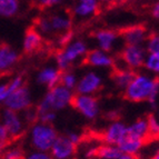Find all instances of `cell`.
<instances>
[{"label": "cell", "mask_w": 159, "mask_h": 159, "mask_svg": "<svg viewBox=\"0 0 159 159\" xmlns=\"http://www.w3.org/2000/svg\"><path fill=\"white\" fill-rule=\"evenodd\" d=\"M67 136H68L69 139H70L74 143H76V145H78V143H80V140H81V136H80L78 133H74V131H71V133L67 134Z\"/></svg>", "instance_id": "obj_36"}, {"label": "cell", "mask_w": 159, "mask_h": 159, "mask_svg": "<svg viewBox=\"0 0 159 159\" xmlns=\"http://www.w3.org/2000/svg\"><path fill=\"white\" fill-rule=\"evenodd\" d=\"M58 137L56 128L51 124H45L41 121H36L32 124L29 133L30 145L34 150L49 151Z\"/></svg>", "instance_id": "obj_5"}, {"label": "cell", "mask_w": 159, "mask_h": 159, "mask_svg": "<svg viewBox=\"0 0 159 159\" xmlns=\"http://www.w3.org/2000/svg\"><path fill=\"white\" fill-rule=\"evenodd\" d=\"M127 135L133 136L135 138H139L141 140H149L148 124L147 118H139L135 120L131 125L127 126Z\"/></svg>", "instance_id": "obj_21"}, {"label": "cell", "mask_w": 159, "mask_h": 159, "mask_svg": "<svg viewBox=\"0 0 159 159\" xmlns=\"http://www.w3.org/2000/svg\"><path fill=\"white\" fill-rule=\"evenodd\" d=\"M120 37L126 45L143 46V43H146L148 34L143 26H133L124 30Z\"/></svg>", "instance_id": "obj_18"}, {"label": "cell", "mask_w": 159, "mask_h": 159, "mask_svg": "<svg viewBox=\"0 0 159 159\" xmlns=\"http://www.w3.org/2000/svg\"><path fill=\"white\" fill-rule=\"evenodd\" d=\"M25 156L26 155L24 154V150L20 147H13L6 151L3 159H24Z\"/></svg>", "instance_id": "obj_29"}, {"label": "cell", "mask_w": 159, "mask_h": 159, "mask_svg": "<svg viewBox=\"0 0 159 159\" xmlns=\"http://www.w3.org/2000/svg\"><path fill=\"white\" fill-rule=\"evenodd\" d=\"M119 37V34L111 29H99L93 34V39L98 49L108 52H110L116 47Z\"/></svg>", "instance_id": "obj_15"}, {"label": "cell", "mask_w": 159, "mask_h": 159, "mask_svg": "<svg viewBox=\"0 0 159 159\" xmlns=\"http://www.w3.org/2000/svg\"><path fill=\"white\" fill-rule=\"evenodd\" d=\"M135 76V71L130 70L127 68H117L116 71L114 72L112 76V80L114 84L118 89L120 90H125L130 84L131 79Z\"/></svg>", "instance_id": "obj_22"}, {"label": "cell", "mask_w": 159, "mask_h": 159, "mask_svg": "<svg viewBox=\"0 0 159 159\" xmlns=\"http://www.w3.org/2000/svg\"><path fill=\"white\" fill-rule=\"evenodd\" d=\"M75 93L70 89H67L62 85H57L48 89L43 98L39 101L37 106V112L41 114L45 111L58 112L71 106Z\"/></svg>", "instance_id": "obj_2"}, {"label": "cell", "mask_w": 159, "mask_h": 159, "mask_svg": "<svg viewBox=\"0 0 159 159\" xmlns=\"http://www.w3.org/2000/svg\"><path fill=\"white\" fill-rule=\"evenodd\" d=\"M116 159H137V157L130 156V155H126V154H121L120 156L117 157Z\"/></svg>", "instance_id": "obj_39"}, {"label": "cell", "mask_w": 159, "mask_h": 159, "mask_svg": "<svg viewBox=\"0 0 159 159\" xmlns=\"http://www.w3.org/2000/svg\"><path fill=\"white\" fill-rule=\"evenodd\" d=\"M72 26V19L67 12L52 13L50 16L40 17L36 21V29L43 36H60L70 31Z\"/></svg>", "instance_id": "obj_4"}, {"label": "cell", "mask_w": 159, "mask_h": 159, "mask_svg": "<svg viewBox=\"0 0 159 159\" xmlns=\"http://www.w3.org/2000/svg\"><path fill=\"white\" fill-rule=\"evenodd\" d=\"M150 159H159V150H158V151H157L156 154H155V155H154V156L151 157V158H150Z\"/></svg>", "instance_id": "obj_40"}, {"label": "cell", "mask_w": 159, "mask_h": 159, "mask_svg": "<svg viewBox=\"0 0 159 159\" xmlns=\"http://www.w3.org/2000/svg\"><path fill=\"white\" fill-rule=\"evenodd\" d=\"M122 152L117 145L110 143H102L100 146L96 147L93 151V157L98 159H116Z\"/></svg>", "instance_id": "obj_23"}, {"label": "cell", "mask_w": 159, "mask_h": 159, "mask_svg": "<svg viewBox=\"0 0 159 159\" xmlns=\"http://www.w3.org/2000/svg\"><path fill=\"white\" fill-rule=\"evenodd\" d=\"M11 139H12V138H11L10 135L8 134L6 127L0 122V149H2L7 143H10Z\"/></svg>", "instance_id": "obj_33"}, {"label": "cell", "mask_w": 159, "mask_h": 159, "mask_svg": "<svg viewBox=\"0 0 159 159\" xmlns=\"http://www.w3.org/2000/svg\"><path fill=\"white\" fill-rule=\"evenodd\" d=\"M21 10V0H0V17L12 18Z\"/></svg>", "instance_id": "obj_24"}, {"label": "cell", "mask_w": 159, "mask_h": 159, "mask_svg": "<svg viewBox=\"0 0 159 159\" xmlns=\"http://www.w3.org/2000/svg\"><path fill=\"white\" fill-rule=\"evenodd\" d=\"M146 56L147 51L143 46L126 45L120 52V60L124 67L136 71L143 67Z\"/></svg>", "instance_id": "obj_6"}, {"label": "cell", "mask_w": 159, "mask_h": 159, "mask_svg": "<svg viewBox=\"0 0 159 159\" xmlns=\"http://www.w3.org/2000/svg\"><path fill=\"white\" fill-rule=\"evenodd\" d=\"M156 116H157V118H158V119H159V109H158V111H157Z\"/></svg>", "instance_id": "obj_41"}, {"label": "cell", "mask_w": 159, "mask_h": 159, "mask_svg": "<svg viewBox=\"0 0 159 159\" xmlns=\"http://www.w3.org/2000/svg\"><path fill=\"white\" fill-rule=\"evenodd\" d=\"M145 143H146V141L141 140L139 138H135V137H133V136L127 135L121 140V143L118 145V147H119L120 151H121L122 154L137 157V155L139 154L141 151V149H143Z\"/></svg>", "instance_id": "obj_20"}, {"label": "cell", "mask_w": 159, "mask_h": 159, "mask_svg": "<svg viewBox=\"0 0 159 159\" xmlns=\"http://www.w3.org/2000/svg\"><path fill=\"white\" fill-rule=\"evenodd\" d=\"M85 60L89 66L93 67V68H111L115 65V59L110 55V52L101 50V49H98V48L88 51Z\"/></svg>", "instance_id": "obj_13"}, {"label": "cell", "mask_w": 159, "mask_h": 159, "mask_svg": "<svg viewBox=\"0 0 159 159\" xmlns=\"http://www.w3.org/2000/svg\"><path fill=\"white\" fill-rule=\"evenodd\" d=\"M147 124H148V134L149 140L150 139H158L159 138V119L156 115L151 114L147 117Z\"/></svg>", "instance_id": "obj_27"}, {"label": "cell", "mask_w": 159, "mask_h": 159, "mask_svg": "<svg viewBox=\"0 0 159 159\" xmlns=\"http://www.w3.org/2000/svg\"><path fill=\"white\" fill-rule=\"evenodd\" d=\"M126 1L128 0H99L100 5H112V3H121Z\"/></svg>", "instance_id": "obj_38"}, {"label": "cell", "mask_w": 159, "mask_h": 159, "mask_svg": "<svg viewBox=\"0 0 159 159\" xmlns=\"http://www.w3.org/2000/svg\"><path fill=\"white\" fill-rule=\"evenodd\" d=\"M127 136V126L120 120H112L103 130L101 138L105 143L119 145L121 140Z\"/></svg>", "instance_id": "obj_11"}, {"label": "cell", "mask_w": 159, "mask_h": 159, "mask_svg": "<svg viewBox=\"0 0 159 159\" xmlns=\"http://www.w3.org/2000/svg\"><path fill=\"white\" fill-rule=\"evenodd\" d=\"M6 108L11 109L13 111H25L31 107V93L29 88L26 85L18 88L7 97L5 101Z\"/></svg>", "instance_id": "obj_8"}, {"label": "cell", "mask_w": 159, "mask_h": 159, "mask_svg": "<svg viewBox=\"0 0 159 159\" xmlns=\"http://www.w3.org/2000/svg\"><path fill=\"white\" fill-rule=\"evenodd\" d=\"M43 46V37L36 28H29L25 34L24 43H22V49L24 52L27 55L39 51Z\"/></svg>", "instance_id": "obj_17"}, {"label": "cell", "mask_w": 159, "mask_h": 159, "mask_svg": "<svg viewBox=\"0 0 159 159\" xmlns=\"http://www.w3.org/2000/svg\"><path fill=\"white\" fill-rule=\"evenodd\" d=\"M19 60V53L10 45L0 43V76L10 71Z\"/></svg>", "instance_id": "obj_14"}, {"label": "cell", "mask_w": 159, "mask_h": 159, "mask_svg": "<svg viewBox=\"0 0 159 159\" xmlns=\"http://www.w3.org/2000/svg\"><path fill=\"white\" fill-rule=\"evenodd\" d=\"M88 45L81 39H72L56 53V67L61 72L67 71L72 65L85 59L88 53Z\"/></svg>", "instance_id": "obj_3"}, {"label": "cell", "mask_w": 159, "mask_h": 159, "mask_svg": "<svg viewBox=\"0 0 159 159\" xmlns=\"http://www.w3.org/2000/svg\"><path fill=\"white\" fill-rule=\"evenodd\" d=\"M34 3L37 5L39 8H51V7H56V6L60 5L61 2H64L65 0H34Z\"/></svg>", "instance_id": "obj_32"}, {"label": "cell", "mask_w": 159, "mask_h": 159, "mask_svg": "<svg viewBox=\"0 0 159 159\" xmlns=\"http://www.w3.org/2000/svg\"><path fill=\"white\" fill-rule=\"evenodd\" d=\"M145 45L147 53H159V34L148 36Z\"/></svg>", "instance_id": "obj_28"}, {"label": "cell", "mask_w": 159, "mask_h": 159, "mask_svg": "<svg viewBox=\"0 0 159 159\" xmlns=\"http://www.w3.org/2000/svg\"><path fill=\"white\" fill-rule=\"evenodd\" d=\"M102 87V78L95 71L86 72L81 78H78L75 91L78 95H91L98 93Z\"/></svg>", "instance_id": "obj_10"}, {"label": "cell", "mask_w": 159, "mask_h": 159, "mask_svg": "<svg viewBox=\"0 0 159 159\" xmlns=\"http://www.w3.org/2000/svg\"><path fill=\"white\" fill-rule=\"evenodd\" d=\"M124 96L131 102L148 101L151 105H156L159 98V79L149 72L135 74L124 90Z\"/></svg>", "instance_id": "obj_1"}, {"label": "cell", "mask_w": 159, "mask_h": 159, "mask_svg": "<svg viewBox=\"0 0 159 159\" xmlns=\"http://www.w3.org/2000/svg\"><path fill=\"white\" fill-rule=\"evenodd\" d=\"M99 0H77L72 8V15L77 19H89L99 11Z\"/></svg>", "instance_id": "obj_16"}, {"label": "cell", "mask_w": 159, "mask_h": 159, "mask_svg": "<svg viewBox=\"0 0 159 159\" xmlns=\"http://www.w3.org/2000/svg\"><path fill=\"white\" fill-rule=\"evenodd\" d=\"M71 106L88 120L96 119L100 112L98 100L91 95H75Z\"/></svg>", "instance_id": "obj_7"}, {"label": "cell", "mask_w": 159, "mask_h": 159, "mask_svg": "<svg viewBox=\"0 0 159 159\" xmlns=\"http://www.w3.org/2000/svg\"><path fill=\"white\" fill-rule=\"evenodd\" d=\"M9 95H10V91L8 88V82L5 85H0V102H3Z\"/></svg>", "instance_id": "obj_35"}, {"label": "cell", "mask_w": 159, "mask_h": 159, "mask_svg": "<svg viewBox=\"0 0 159 159\" xmlns=\"http://www.w3.org/2000/svg\"><path fill=\"white\" fill-rule=\"evenodd\" d=\"M49 152L53 159H74L77 152V145L72 143L67 135H58Z\"/></svg>", "instance_id": "obj_9"}, {"label": "cell", "mask_w": 159, "mask_h": 159, "mask_svg": "<svg viewBox=\"0 0 159 159\" xmlns=\"http://www.w3.org/2000/svg\"><path fill=\"white\" fill-rule=\"evenodd\" d=\"M78 78L77 76L74 74L72 71H64L61 72V77H60V85H62L64 87H66L67 89H70V90L74 91L76 89V86H77Z\"/></svg>", "instance_id": "obj_26"}, {"label": "cell", "mask_w": 159, "mask_h": 159, "mask_svg": "<svg viewBox=\"0 0 159 159\" xmlns=\"http://www.w3.org/2000/svg\"><path fill=\"white\" fill-rule=\"evenodd\" d=\"M57 112L55 111H45L41 114H38V121L45 122V124H51L56 120Z\"/></svg>", "instance_id": "obj_30"}, {"label": "cell", "mask_w": 159, "mask_h": 159, "mask_svg": "<svg viewBox=\"0 0 159 159\" xmlns=\"http://www.w3.org/2000/svg\"><path fill=\"white\" fill-rule=\"evenodd\" d=\"M71 40H72L71 31H68V32H66V34H60V36H58V43L61 47L68 45Z\"/></svg>", "instance_id": "obj_34"}, {"label": "cell", "mask_w": 159, "mask_h": 159, "mask_svg": "<svg viewBox=\"0 0 159 159\" xmlns=\"http://www.w3.org/2000/svg\"><path fill=\"white\" fill-rule=\"evenodd\" d=\"M24 159H53L49 151H39L34 150L30 154L26 155Z\"/></svg>", "instance_id": "obj_31"}, {"label": "cell", "mask_w": 159, "mask_h": 159, "mask_svg": "<svg viewBox=\"0 0 159 159\" xmlns=\"http://www.w3.org/2000/svg\"><path fill=\"white\" fill-rule=\"evenodd\" d=\"M151 15L155 19L159 20V0L152 6V9H151Z\"/></svg>", "instance_id": "obj_37"}, {"label": "cell", "mask_w": 159, "mask_h": 159, "mask_svg": "<svg viewBox=\"0 0 159 159\" xmlns=\"http://www.w3.org/2000/svg\"><path fill=\"white\" fill-rule=\"evenodd\" d=\"M143 67L152 76H159V53H147Z\"/></svg>", "instance_id": "obj_25"}, {"label": "cell", "mask_w": 159, "mask_h": 159, "mask_svg": "<svg viewBox=\"0 0 159 159\" xmlns=\"http://www.w3.org/2000/svg\"><path fill=\"white\" fill-rule=\"evenodd\" d=\"M60 77L61 71L56 66H47L43 67V69H40V71L38 72L37 76V81L40 85L50 89V88L59 85Z\"/></svg>", "instance_id": "obj_19"}, {"label": "cell", "mask_w": 159, "mask_h": 159, "mask_svg": "<svg viewBox=\"0 0 159 159\" xmlns=\"http://www.w3.org/2000/svg\"><path fill=\"white\" fill-rule=\"evenodd\" d=\"M2 125L6 127L11 138H17L24 131V121L18 112L5 108L2 110Z\"/></svg>", "instance_id": "obj_12"}]
</instances>
